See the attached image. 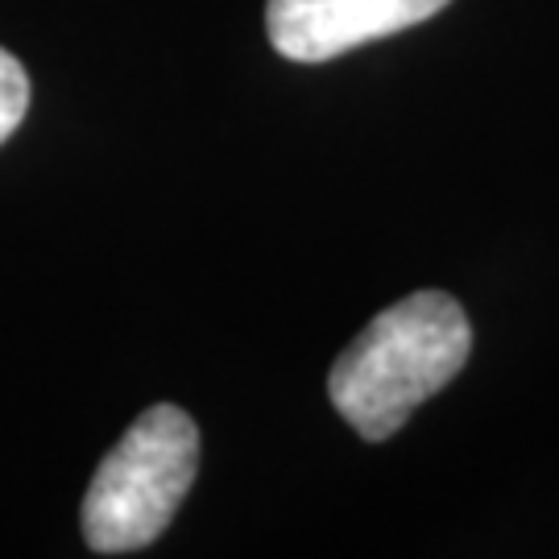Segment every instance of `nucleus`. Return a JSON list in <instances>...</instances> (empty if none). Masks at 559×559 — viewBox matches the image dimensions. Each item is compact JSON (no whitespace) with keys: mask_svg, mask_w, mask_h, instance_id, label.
<instances>
[{"mask_svg":"<svg viewBox=\"0 0 559 559\" xmlns=\"http://www.w3.org/2000/svg\"><path fill=\"white\" fill-rule=\"evenodd\" d=\"M200 468V427L179 406H150L100 460L83 498V539L96 556L141 551L170 526Z\"/></svg>","mask_w":559,"mask_h":559,"instance_id":"f03ea898","label":"nucleus"},{"mask_svg":"<svg viewBox=\"0 0 559 559\" xmlns=\"http://www.w3.org/2000/svg\"><path fill=\"white\" fill-rule=\"evenodd\" d=\"M29 108V75L4 46H0V145L13 138Z\"/></svg>","mask_w":559,"mask_h":559,"instance_id":"20e7f679","label":"nucleus"},{"mask_svg":"<svg viewBox=\"0 0 559 559\" xmlns=\"http://www.w3.org/2000/svg\"><path fill=\"white\" fill-rule=\"evenodd\" d=\"M448 0H270L265 29L282 59L328 62L436 17Z\"/></svg>","mask_w":559,"mask_h":559,"instance_id":"7ed1b4c3","label":"nucleus"},{"mask_svg":"<svg viewBox=\"0 0 559 559\" xmlns=\"http://www.w3.org/2000/svg\"><path fill=\"white\" fill-rule=\"evenodd\" d=\"M473 353V323L452 295L419 290L385 307L328 373V399L365 440H390Z\"/></svg>","mask_w":559,"mask_h":559,"instance_id":"f257e3e1","label":"nucleus"}]
</instances>
